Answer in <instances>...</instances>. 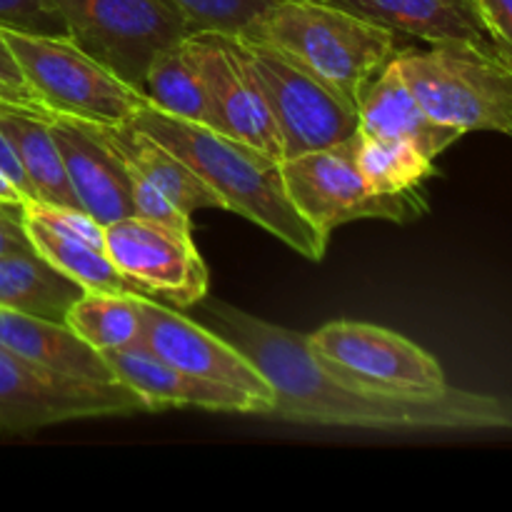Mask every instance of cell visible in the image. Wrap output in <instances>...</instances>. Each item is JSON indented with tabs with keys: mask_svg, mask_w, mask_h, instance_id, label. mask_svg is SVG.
I'll use <instances>...</instances> for the list:
<instances>
[{
	"mask_svg": "<svg viewBox=\"0 0 512 512\" xmlns=\"http://www.w3.org/2000/svg\"><path fill=\"white\" fill-rule=\"evenodd\" d=\"M205 325L233 343L270 383L268 418L365 430H512V400L445 385L438 393L378 388L325 363L305 333L213 303Z\"/></svg>",
	"mask_w": 512,
	"mask_h": 512,
	"instance_id": "6da1fadb",
	"label": "cell"
},
{
	"mask_svg": "<svg viewBox=\"0 0 512 512\" xmlns=\"http://www.w3.org/2000/svg\"><path fill=\"white\" fill-rule=\"evenodd\" d=\"M130 123L178 155L223 200L225 210L260 225L265 233L275 235L313 263L325 258L328 243L305 223L290 200L278 158L208 125L163 113L153 105L140 108Z\"/></svg>",
	"mask_w": 512,
	"mask_h": 512,
	"instance_id": "7a4b0ae2",
	"label": "cell"
},
{
	"mask_svg": "<svg viewBox=\"0 0 512 512\" xmlns=\"http://www.w3.org/2000/svg\"><path fill=\"white\" fill-rule=\"evenodd\" d=\"M243 35L283 50L353 105L400 50L398 35L328 0H280Z\"/></svg>",
	"mask_w": 512,
	"mask_h": 512,
	"instance_id": "3957f363",
	"label": "cell"
},
{
	"mask_svg": "<svg viewBox=\"0 0 512 512\" xmlns=\"http://www.w3.org/2000/svg\"><path fill=\"white\" fill-rule=\"evenodd\" d=\"M395 63L435 123L460 133L512 130V58L490 38L405 48Z\"/></svg>",
	"mask_w": 512,
	"mask_h": 512,
	"instance_id": "277c9868",
	"label": "cell"
},
{
	"mask_svg": "<svg viewBox=\"0 0 512 512\" xmlns=\"http://www.w3.org/2000/svg\"><path fill=\"white\" fill-rule=\"evenodd\" d=\"M25 85L53 115L88 123H128L150 100L68 35L0 28Z\"/></svg>",
	"mask_w": 512,
	"mask_h": 512,
	"instance_id": "5b68a950",
	"label": "cell"
},
{
	"mask_svg": "<svg viewBox=\"0 0 512 512\" xmlns=\"http://www.w3.org/2000/svg\"><path fill=\"white\" fill-rule=\"evenodd\" d=\"M358 133L328 148L280 160L285 190L305 223L328 243L345 223L383 218L405 223L425 210L423 195H378L368 188L355 163Z\"/></svg>",
	"mask_w": 512,
	"mask_h": 512,
	"instance_id": "8992f818",
	"label": "cell"
},
{
	"mask_svg": "<svg viewBox=\"0 0 512 512\" xmlns=\"http://www.w3.org/2000/svg\"><path fill=\"white\" fill-rule=\"evenodd\" d=\"M75 45L143 93L155 53L195 33L168 0H50Z\"/></svg>",
	"mask_w": 512,
	"mask_h": 512,
	"instance_id": "52a82bcc",
	"label": "cell"
},
{
	"mask_svg": "<svg viewBox=\"0 0 512 512\" xmlns=\"http://www.w3.org/2000/svg\"><path fill=\"white\" fill-rule=\"evenodd\" d=\"M240 40L280 133L283 160L328 148L358 133V105L283 50L245 35Z\"/></svg>",
	"mask_w": 512,
	"mask_h": 512,
	"instance_id": "ba28073f",
	"label": "cell"
},
{
	"mask_svg": "<svg viewBox=\"0 0 512 512\" xmlns=\"http://www.w3.org/2000/svg\"><path fill=\"white\" fill-rule=\"evenodd\" d=\"M148 413L128 385L70 378L0 345V433L25 435L65 420Z\"/></svg>",
	"mask_w": 512,
	"mask_h": 512,
	"instance_id": "9c48e42d",
	"label": "cell"
},
{
	"mask_svg": "<svg viewBox=\"0 0 512 512\" xmlns=\"http://www.w3.org/2000/svg\"><path fill=\"white\" fill-rule=\"evenodd\" d=\"M105 253L143 295L175 308L198 305L208 295V265L185 230L128 215L105 225Z\"/></svg>",
	"mask_w": 512,
	"mask_h": 512,
	"instance_id": "30bf717a",
	"label": "cell"
},
{
	"mask_svg": "<svg viewBox=\"0 0 512 512\" xmlns=\"http://www.w3.org/2000/svg\"><path fill=\"white\" fill-rule=\"evenodd\" d=\"M305 338L325 363L378 388L438 393L448 385L443 365L428 350L380 325L335 320Z\"/></svg>",
	"mask_w": 512,
	"mask_h": 512,
	"instance_id": "8fae6325",
	"label": "cell"
},
{
	"mask_svg": "<svg viewBox=\"0 0 512 512\" xmlns=\"http://www.w3.org/2000/svg\"><path fill=\"white\" fill-rule=\"evenodd\" d=\"M188 43L203 75L220 133L283 160L280 133L250 70L240 35L198 30L188 35Z\"/></svg>",
	"mask_w": 512,
	"mask_h": 512,
	"instance_id": "7c38bea8",
	"label": "cell"
},
{
	"mask_svg": "<svg viewBox=\"0 0 512 512\" xmlns=\"http://www.w3.org/2000/svg\"><path fill=\"white\" fill-rule=\"evenodd\" d=\"M143 318V345L165 363L198 378L245 390L273 410L275 395L265 375L223 335L210 330L208 325L193 323L185 315L175 313L173 308L155 303L148 295H143Z\"/></svg>",
	"mask_w": 512,
	"mask_h": 512,
	"instance_id": "4fadbf2b",
	"label": "cell"
},
{
	"mask_svg": "<svg viewBox=\"0 0 512 512\" xmlns=\"http://www.w3.org/2000/svg\"><path fill=\"white\" fill-rule=\"evenodd\" d=\"M105 360H108L113 378L128 385L143 400L148 413H158L165 408H200L210 410V413L263 415V418H268L270 408L255 395L233 388V385L185 373V370L165 363L145 345L105 353Z\"/></svg>",
	"mask_w": 512,
	"mask_h": 512,
	"instance_id": "5bb4252c",
	"label": "cell"
},
{
	"mask_svg": "<svg viewBox=\"0 0 512 512\" xmlns=\"http://www.w3.org/2000/svg\"><path fill=\"white\" fill-rule=\"evenodd\" d=\"M50 130L63 155L65 175L80 208L103 225L133 215L128 170L90 133L88 123L68 115H53Z\"/></svg>",
	"mask_w": 512,
	"mask_h": 512,
	"instance_id": "9a60e30c",
	"label": "cell"
},
{
	"mask_svg": "<svg viewBox=\"0 0 512 512\" xmlns=\"http://www.w3.org/2000/svg\"><path fill=\"white\" fill-rule=\"evenodd\" d=\"M358 118L360 133L375 135V138L408 140L433 160L465 135L458 128L435 123L425 113L420 100L405 83L395 58L365 85L358 103Z\"/></svg>",
	"mask_w": 512,
	"mask_h": 512,
	"instance_id": "2e32d148",
	"label": "cell"
},
{
	"mask_svg": "<svg viewBox=\"0 0 512 512\" xmlns=\"http://www.w3.org/2000/svg\"><path fill=\"white\" fill-rule=\"evenodd\" d=\"M88 123V120H85ZM90 133L120 160L128 170L148 180L150 185L168 195L180 210L193 215L195 210L218 208L225 210L223 200L163 143L135 128L133 123H88Z\"/></svg>",
	"mask_w": 512,
	"mask_h": 512,
	"instance_id": "e0dca14e",
	"label": "cell"
},
{
	"mask_svg": "<svg viewBox=\"0 0 512 512\" xmlns=\"http://www.w3.org/2000/svg\"><path fill=\"white\" fill-rule=\"evenodd\" d=\"M0 345L28 363L53 373L110 383L113 373L103 353L90 348L60 320L35 318L0 308Z\"/></svg>",
	"mask_w": 512,
	"mask_h": 512,
	"instance_id": "ac0fdd59",
	"label": "cell"
},
{
	"mask_svg": "<svg viewBox=\"0 0 512 512\" xmlns=\"http://www.w3.org/2000/svg\"><path fill=\"white\" fill-rule=\"evenodd\" d=\"M395 35L435 43H478L483 23L470 0H328Z\"/></svg>",
	"mask_w": 512,
	"mask_h": 512,
	"instance_id": "d6986e66",
	"label": "cell"
},
{
	"mask_svg": "<svg viewBox=\"0 0 512 512\" xmlns=\"http://www.w3.org/2000/svg\"><path fill=\"white\" fill-rule=\"evenodd\" d=\"M50 118L53 115L35 113V110H0V128L13 143L35 200L80 208L65 175L63 155L50 130Z\"/></svg>",
	"mask_w": 512,
	"mask_h": 512,
	"instance_id": "ffe728a7",
	"label": "cell"
},
{
	"mask_svg": "<svg viewBox=\"0 0 512 512\" xmlns=\"http://www.w3.org/2000/svg\"><path fill=\"white\" fill-rule=\"evenodd\" d=\"M80 295L83 288L35 250L0 255V308L3 310L65 323L70 305Z\"/></svg>",
	"mask_w": 512,
	"mask_h": 512,
	"instance_id": "44dd1931",
	"label": "cell"
},
{
	"mask_svg": "<svg viewBox=\"0 0 512 512\" xmlns=\"http://www.w3.org/2000/svg\"><path fill=\"white\" fill-rule=\"evenodd\" d=\"M143 95L163 113L218 130V118L190 50L188 35L153 55L145 70Z\"/></svg>",
	"mask_w": 512,
	"mask_h": 512,
	"instance_id": "7402d4cb",
	"label": "cell"
},
{
	"mask_svg": "<svg viewBox=\"0 0 512 512\" xmlns=\"http://www.w3.org/2000/svg\"><path fill=\"white\" fill-rule=\"evenodd\" d=\"M65 325L103 355L143 345V295L83 290L70 305Z\"/></svg>",
	"mask_w": 512,
	"mask_h": 512,
	"instance_id": "603a6c76",
	"label": "cell"
},
{
	"mask_svg": "<svg viewBox=\"0 0 512 512\" xmlns=\"http://www.w3.org/2000/svg\"><path fill=\"white\" fill-rule=\"evenodd\" d=\"M20 218H23V228L35 253L43 255L50 265H55L70 280H75L83 290L143 295L128 278L120 275V270L115 268L105 250L93 248V245L83 243L68 233H60V230L25 215L23 210H20Z\"/></svg>",
	"mask_w": 512,
	"mask_h": 512,
	"instance_id": "cb8c5ba5",
	"label": "cell"
},
{
	"mask_svg": "<svg viewBox=\"0 0 512 512\" xmlns=\"http://www.w3.org/2000/svg\"><path fill=\"white\" fill-rule=\"evenodd\" d=\"M355 163L368 188L378 195L418 193L420 185L435 175V160L408 140L365 135L358 130Z\"/></svg>",
	"mask_w": 512,
	"mask_h": 512,
	"instance_id": "d4e9b609",
	"label": "cell"
},
{
	"mask_svg": "<svg viewBox=\"0 0 512 512\" xmlns=\"http://www.w3.org/2000/svg\"><path fill=\"white\" fill-rule=\"evenodd\" d=\"M193 25V30H220L243 35L260 15L280 0H168Z\"/></svg>",
	"mask_w": 512,
	"mask_h": 512,
	"instance_id": "484cf974",
	"label": "cell"
},
{
	"mask_svg": "<svg viewBox=\"0 0 512 512\" xmlns=\"http://www.w3.org/2000/svg\"><path fill=\"white\" fill-rule=\"evenodd\" d=\"M0 28L38 35H68L63 18L50 0H0Z\"/></svg>",
	"mask_w": 512,
	"mask_h": 512,
	"instance_id": "4316f807",
	"label": "cell"
},
{
	"mask_svg": "<svg viewBox=\"0 0 512 512\" xmlns=\"http://www.w3.org/2000/svg\"><path fill=\"white\" fill-rule=\"evenodd\" d=\"M128 170V168H125ZM130 175V208H133V215L145 220H155V223L170 225V228H178L190 233V215L185 210H180L173 200L165 193H160L155 185H150L148 180H143L140 175H135L133 170H128Z\"/></svg>",
	"mask_w": 512,
	"mask_h": 512,
	"instance_id": "83f0119b",
	"label": "cell"
},
{
	"mask_svg": "<svg viewBox=\"0 0 512 512\" xmlns=\"http://www.w3.org/2000/svg\"><path fill=\"white\" fill-rule=\"evenodd\" d=\"M483 23L485 35L512 55V0H470Z\"/></svg>",
	"mask_w": 512,
	"mask_h": 512,
	"instance_id": "f1b7e54d",
	"label": "cell"
},
{
	"mask_svg": "<svg viewBox=\"0 0 512 512\" xmlns=\"http://www.w3.org/2000/svg\"><path fill=\"white\" fill-rule=\"evenodd\" d=\"M33 250L20 218V205H0V255Z\"/></svg>",
	"mask_w": 512,
	"mask_h": 512,
	"instance_id": "f546056e",
	"label": "cell"
},
{
	"mask_svg": "<svg viewBox=\"0 0 512 512\" xmlns=\"http://www.w3.org/2000/svg\"><path fill=\"white\" fill-rule=\"evenodd\" d=\"M0 173H3L15 188H18V193L23 195V200H35L33 188H30L28 178H25L23 173V165H20L13 143H10L8 135L3 133V128H0Z\"/></svg>",
	"mask_w": 512,
	"mask_h": 512,
	"instance_id": "4dcf8cb0",
	"label": "cell"
},
{
	"mask_svg": "<svg viewBox=\"0 0 512 512\" xmlns=\"http://www.w3.org/2000/svg\"><path fill=\"white\" fill-rule=\"evenodd\" d=\"M35 110V113L53 115L28 88H18V85H10L0 80V110Z\"/></svg>",
	"mask_w": 512,
	"mask_h": 512,
	"instance_id": "1f68e13d",
	"label": "cell"
},
{
	"mask_svg": "<svg viewBox=\"0 0 512 512\" xmlns=\"http://www.w3.org/2000/svg\"><path fill=\"white\" fill-rule=\"evenodd\" d=\"M0 80H3V83H10V85H18V88H28V85H25L23 73H20L18 60H15L13 53H10L3 33H0ZM30 93H33V90H30Z\"/></svg>",
	"mask_w": 512,
	"mask_h": 512,
	"instance_id": "d6a6232c",
	"label": "cell"
},
{
	"mask_svg": "<svg viewBox=\"0 0 512 512\" xmlns=\"http://www.w3.org/2000/svg\"><path fill=\"white\" fill-rule=\"evenodd\" d=\"M0 203L3 205H23L25 203L23 195L18 193V188H15V185L10 183L3 173H0Z\"/></svg>",
	"mask_w": 512,
	"mask_h": 512,
	"instance_id": "836d02e7",
	"label": "cell"
},
{
	"mask_svg": "<svg viewBox=\"0 0 512 512\" xmlns=\"http://www.w3.org/2000/svg\"><path fill=\"white\" fill-rule=\"evenodd\" d=\"M508 135H510V138H512V130H510V133H508Z\"/></svg>",
	"mask_w": 512,
	"mask_h": 512,
	"instance_id": "e575fe53",
	"label": "cell"
},
{
	"mask_svg": "<svg viewBox=\"0 0 512 512\" xmlns=\"http://www.w3.org/2000/svg\"><path fill=\"white\" fill-rule=\"evenodd\" d=\"M0 205H3V203H0Z\"/></svg>",
	"mask_w": 512,
	"mask_h": 512,
	"instance_id": "d590c367",
	"label": "cell"
},
{
	"mask_svg": "<svg viewBox=\"0 0 512 512\" xmlns=\"http://www.w3.org/2000/svg\"><path fill=\"white\" fill-rule=\"evenodd\" d=\"M510 58H512V55H510Z\"/></svg>",
	"mask_w": 512,
	"mask_h": 512,
	"instance_id": "8d00e7d4",
	"label": "cell"
}]
</instances>
